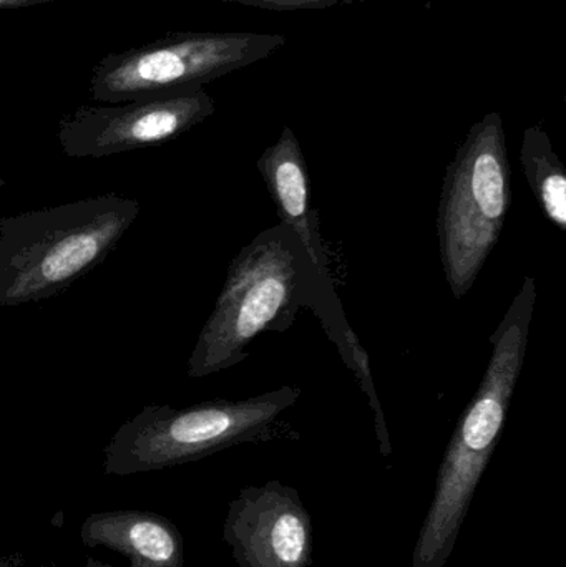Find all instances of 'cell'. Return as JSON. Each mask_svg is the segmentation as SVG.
I'll return each instance as SVG.
<instances>
[{"label": "cell", "instance_id": "obj_1", "mask_svg": "<svg viewBox=\"0 0 566 567\" xmlns=\"http://www.w3.org/2000/svg\"><path fill=\"white\" fill-rule=\"evenodd\" d=\"M331 281L311 262L298 236L279 223L233 259L212 316L188 359V377L203 379L238 365L266 330H286L305 306L325 312Z\"/></svg>", "mask_w": 566, "mask_h": 567}, {"label": "cell", "instance_id": "obj_2", "mask_svg": "<svg viewBox=\"0 0 566 567\" xmlns=\"http://www.w3.org/2000/svg\"><path fill=\"white\" fill-rule=\"evenodd\" d=\"M140 215L109 193L0 219V309L42 302L95 271Z\"/></svg>", "mask_w": 566, "mask_h": 567}, {"label": "cell", "instance_id": "obj_3", "mask_svg": "<svg viewBox=\"0 0 566 567\" xmlns=\"http://www.w3.org/2000/svg\"><path fill=\"white\" fill-rule=\"evenodd\" d=\"M301 390L281 386L246 400L195 405H145L113 433L103 449V472L132 476L198 462L241 443L275 439L279 416Z\"/></svg>", "mask_w": 566, "mask_h": 567}, {"label": "cell", "instance_id": "obj_4", "mask_svg": "<svg viewBox=\"0 0 566 567\" xmlns=\"http://www.w3.org/2000/svg\"><path fill=\"white\" fill-rule=\"evenodd\" d=\"M512 178L504 123L497 112L472 126L447 166L438 233L445 279L455 299L472 289L504 231Z\"/></svg>", "mask_w": 566, "mask_h": 567}, {"label": "cell", "instance_id": "obj_5", "mask_svg": "<svg viewBox=\"0 0 566 567\" xmlns=\"http://www.w3.org/2000/svg\"><path fill=\"white\" fill-rule=\"evenodd\" d=\"M285 35L253 32H169L103 56L90 76V99L125 103L196 92L286 45Z\"/></svg>", "mask_w": 566, "mask_h": 567}, {"label": "cell", "instance_id": "obj_6", "mask_svg": "<svg viewBox=\"0 0 566 567\" xmlns=\"http://www.w3.org/2000/svg\"><path fill=\"white\" fill-rule=\"evenodd\" d=\"M215 109L203 89L112 105H80L62 116L56 140L69 158H105L172 142L209 118Z\"/></svg>", "mask_w": 566, "mask_h": 567}, {"label": "cell", "instance_id": "obj_7", "mask_svg": "<svg viewBox=\"0 0 566 567\" xmlns=\"http://www.w3.org/2000/svg\"><path fill=\"white\" fill-rule=\"evenodd\" d=\"M223 542L238 567H309L315 526L298 489L269 480L229 502Z\"/></svg>", "mask_w": 566, "mask_h": 567}, {"label": "cell", "instance_id": "obj_8", "mask_svg": "<svg viewBox=\"0 0 566 567\" xmlns=\"http://www.w3.org/2000/svg\"><path fill=\"white\" fill-rule=\"evenodd\" d=\"M85 567H183L185 543L175 523L155 512L93 513L80 528Z\"/></svg>", "mask_w": 566, "mask_h": 567}, {"label": "cell", "instance_id": "obj_9", "mask_svg": "<svg viewBox=\"0 0 566 567\" xmlns=\"http://www.w3.org/2000/svg\"><path fill=\"white\" fill-rule=\"evenodd\" d=\"M258 169L281 225L288 226L298 236L315 268L329 278L318 213L309 202L308 166L291 128L285 126L278 142L266 148L258 159Z\"/></svg>", "mask_w": 566, "mask_h": 567}, {"label": "cell", "instance_id": "obj_10", "mask_svg": "<svg viewBox=\"0 0 566 567\" xmlns=\"http://www.w3.org/2000/svg\"><path fill=\"white\" fill-rule=\"evenodd\" d=\"M522 168L528 185L547 218L565 231L566 175L564 165L554 152L550 138L541 126L525 130L521 152Z\"/></svg>", "mask_w": 566, "mask_h": 567}, {"label": "cell", "instance_id": "obj_11", "mask_svg": "<svg viewBox=\"0 0 566 567\" xmlns=\"http://www.w3.org/2000/svg\"><path fill=\"white\" fill-rule=\"evenodd\" d=\"M222 2L241 3V6L272 10V12H298V10L329 9V7L366 2V0H222Z\"/></svg>", "mask_w": 566, "mask_h": 567}, {"label": "cell", "instance_id": "obj_12", "mask_svg": "<svg viewBox=\"0 0 566 567\" xmlns=\"http://www.w3.org/2000/svg\"><path fill=\"white\" fill-rule=\"evenodd\" d=\"M52 2L53 0H0V10L29 9V7Z\"/></svg>", "mask_w": 566, "mask_h": 567}, {"label": "cell", "instance_id": "obj_13", "mask_svg": "<svg viewBox=\"0 0 566 567\" xmlns=\"http://www.w3.org/2000/svg\"><path fill=\"white\" fill-rule=\"evenodd\" d=\"M0 567H50L43 565H33L29 559L23 558L20 555L2 556L0 558Z\"/></svg>", "mask_w": 566, "mask_h": 567}, {"label": "cell", "instance_id": "obj_14", "mask_svg": "<svg viewBox=\"0 0 566 567\" xmlns=\"http://www.w3.org/2000/svg\"><path fill=\"white\" fill-rule=\"evenodd\" d=\"M7 183H6V179L2 178V176H0V188H3V186H6Z\"/></svg>", "mask_w": 566, "mask_h": 567}]
</instances>
